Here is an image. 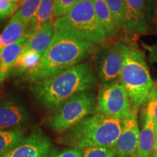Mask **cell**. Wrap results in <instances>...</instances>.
<instances>
[{"label":"cell","instance_id":"1","mask_svg":"<svg viewBox=\"0 0 157 157\" xmlns=\"http://www.w3.org/2000/svg\"><path fill=\"white\" fill-rule=\"evenodd\" d=\"M96 50V44L55 29L52 42L34 68L27 71L21 82L29 85L56 75L82 63Z\"/></svg>","mask_w":157,"mask_h":157},{"label":"cell","instance_id":"2","mask_svg":"<svg viewBox=\"0 0 157 157\" xmlns=\"http://www.w3.org/2000/svg\"><path fill=\"white\" fill-rule=\"evenodd\" d=\"M97 86L91 65L82 63L31 85V91L41 106L54 111L76 94Z\"/></svg>","mask_w":157,"mask_h":157},{"label":"cell","instance_id":"3","mask_svg":"<svg viewBox=\"0 0 157 157\" xmlns=\"http://www.w3.org/2000/svg\"><path fill=\"white\" fill-rule=\"evenodd\" d=\"M121 127V119L95 113L63 132L58 143L82 150L90 147L112 148Z\"/></svg>","mask_w":157,"mask_h":157},{"label":"cell","instance_id":"4","mask_svg":"<svg viewBox=\"0 0 157 157\" xmlns=\"http://www.w3.org/2000/svg\"><path fill=\"white\" fill-rule=\"evenodd\" d=\"M119 81L128 94L132 108L146 105L155 82L151 76L146 56L134 43H127Z\"/></svg>","mask_w":157,"mask_h":157},{"label":"cell","instance_id":"5","mask_svg":"<svg viewBox=\"0 0 157 157\" xmlns=\"http://www.w3.org/2000/svg\"><path fill=\"white\" fill-rule=\"evenodd\" d=\"M54 26L56 30L95 44L106 39L92 0H78L68 14L56 18Z\"/></svg>","mask_w":157,"mask_h":157},{"label":"cell","instance_id":"6","mask_svg":"<svg viewBox=\"0 0 157 157\" xmlns=\"http://www.w3.org/2000/svg\"><path fill=\"white\" fill-rule=\"evenodd\" d=\"M96 103L97 99L90 90L76 94L54 110L48 119L49 127L56 132H64L96 113Z\"/></svg>","mask_w":157,"mask_h":157},{"label":"cell","instance_id":"7","mask_svg":"<svg viewBox=\"0 0 157 157\" xmlns=\"http://www.w3.org/2000/svg\"><path fill=\"white\" fill-rule=\"evenodd\" d=\"M132 106L127 90L119 80L101 85L96 103V113L124 120L131 114Z\"/></svg>","mask_w":157,"mask_h":157},{"label":"cell","instance_id":"8","mask_svg":"<svg viewBox=\"0 0 157 157\" xmlns=\"http://www.w3.org/2000/svg\"><path fill=\"white\" fill-rule=\"evenodd\" d=\"M126 45L125 42L115 41L98 51L95 58V70L101 85L119 79Z\"/></svg>","mask_w":157,"mask_h":157},{"label":"cell","instance_id":"9","mask_svg":"<svg viewBox=\"0 0 157 157\" xmlns=\"http://www.w3.org/2000/svg\"><path fill=\"white\" fill-rule=\"evenodd\" d=\"M52 145L41 129H34L18 144L0 154V157H50Z\"/></svg>","mask_w":157,"mask_h":157},{"label":"cell","instance_id":"10","mask_svg":"<svg viewBox=\"0 0 157 157\" xmlns=\"http://www.w3.org/2000/svg\"><path fill=\"white\" fill-rule=\"evenodd\" d=\"M137 111L132 108L131 114L122 121L121 133L112 147L117 157L136 156L140 135Z\"/></svg>","mask_w":157,"mask_h":157},{"label":"cell","instance_id":"11","mask_svg":"<svg viewBox=\"0 0 157 157\" xmlns=\"http://www.w3.org/2000/svg\"><path fill=\"white\" fill-rule=\"evenodd\" d=\"M124 21L122 30L140 36L149 31L146 18V0H123Z\"/></svg>","mask_w":157,"mask_h":157},{"label":"cell","instance_id":"12","mask_svg":"<svg viewBox=\"0 0 157 157\" xmlns=\"http://www.w3.org/2000/svg\"><path fill=\"white\" fill-rule=\"evenodd\" d=\"M29 121L27 110L13 100L0 102V129H21Z\"/></svg>","mask_w":157,"mask_h":157},{"label":"cell","instance_id":"13","mask_svg":"<svg viewBox=\"0 0 157 157\" xmlns=\"http://www.w3.org/2000/svg\"><path fill=\"white\" fill-rule=\"evenodd\" d=\"M141 116L142 127L140 130L135 157H154L157 133L151 113L147 105L143 111Z\"/></svg>","mask_w":157,"mask_h":157},{"label":"cell","instance_id":"14","mask_svg":"<svg viewBox=\"0 0 157 157\" xmlns=\"http://www.w3.org/2000/svg\"><path fill=\"white\" fill-rule=\"evenodd\" d=\"M54 34V23L50 21L42 25L34 34L27 36L28 39L21 51H33L43 55L52 42Z\"/></svg>","mask_w":157,"mask_h":157},{"label":"cell","instance_id":"15","mask_svg":"<svg viewBox=\"0 0 157 157\" xmlns=\"http://www.w3.org/2000/svg\"><path fill=\"white\" fill-rule=\"evenodd\" d=\"M27 39L28 37L25 34L17 42L7 47L2 52L0 55V87L10 75L15 60L21 54Z\"/></svg>","mask_w":157,"mask_h":157},{"label":"cell","instance_id":"16","mask_svg":"<svg viewBox=\"0 0 157 157\" xmlns=\"http://www.w3.org/2000/svg\"><path fill=\"white\" fill-rule=\"evenodd\" d=\"M28 28L22 21L13 15L5 30L0 35V55L4 49L20 40L26 33Z\"/></svg>","mask_w":157,"mask_h":157},{"label":"cell","instance_id":"17","mask_svg":"<svg viewBox=\"0 0 157 157\" xmlns=\"http://www.w3.org/2000/svg\"><path fill=\"white\" fill-rule=\"evenodd\" d=\"M96 16L104 30L107 39L112 38L119 32L105 0H92Z\"/></svg>","mask_w":157,"mask_h":157},{"label":"cell","instance_id":"18","mask_svg":"<svg viewBox=\"0 0 157 157\" xmlns=\"http://www.w3.org/2000/svg\"><path fill=\"white\" fill-rule=\"evenodd\" d=\"M54 2L55 0H42L38 10L25 33L27 36L34 34L42 25L51 21L53 16Z\"/></svg>","mask_w":157,"mask_h":157},{"label":"cell","instance_id":"19","mask_svg":"<svg viewBox=\"0 0 157 157\" xmlns=\"http://www.w3.org/2000/svg\"><path fill=\"white\" fill-rule=\"evenodd\" d=\"M42 56V54L33 51H21L13 66L10 74L11 77L23 76L27 71L34 68L38 63Z\"/></svg>","mask_w":157,"mask_h":157},{"label":"cell","instance_id":"20","mask_svg":"<svg viewBox=\"0 0 157 157\" xmlns=\"http://www.w3.org/2000/svg\"><path fill=\"white\" fill-rule=\"evenodd\" d=\"M25 137L21 129H0V154L18 144Z\"/></svg>","mask_w":157,"mask_h":157},{"label":"cell","instance_id":"21","mask_svg":"<svg viewBox=\"0 0 157 157\" xmlns=\"http://www.w3.org/2000/svg\"><path fill=\"white\" fill-rule=\"evenodd\" d=\"M41 2L42 0H23L21 7L13 15L29 27L38 10Z\"/></svg>","mask_w":157,"mask_h":157},{"label":"cell","instance_id":"22","mask_svg":"<svg viewBox=\"0 0 157 157\" xmlns=\"http://www.w3.org/2000/svg\"><path fill=\"white\" fill-rule=\"evenodd\" d=\"M105 2L109 6L117 29L121 31L124 21V8L123 0H105Z\"/></svg>","mask_w":157,"mask_h":157},{"label":"cell","instance_id":"23","mask_svg":"<svg viewBox=\"0 0 157 157\" xmlns=\"http://www.w3.org/2000/svg\"><path fill=\"white\" fill-rule=\"evenodd\" d=\"M146 18L149 31L157 34V0H146Z\"/></svg>","mask_w":157,"mask_h":157},{"label":"cell","instance_id":"24","mask_svg":"<svg viewBox=\"0 0 157 157\" xmlns=\"http://www.w3.org/2000/svg\"><path fill=\"white\" fill-rule=\"evenodd\" d=\"M78 1V0H55L53 16L58 18L68 14Z\"/></svg>","mask_w":157,"mask_h":157},{"label":"cell","instance_id":"25","mask_svg":"<svg viewBox=\"0 0 157 157\" xmlns=\"http://www.w3.org/2000/svg\"><path fill=\"white\" fill-rule=\"evenodd\" d=\"M82 157H117L112 148L90 147L83 150Z\"/></svg>","mask_w":157,"mask_h":157},{"label":"cell","instance_id":"26","mask_svg":"<svg viewBox=\"0 0 157 157\" xmlns=\"http://www.w3.org/2000/svg\"><path fill=\"white\" fill-rule=\"evenodd\" d=\"M146 105L151 113L157 133V82H155L154 87L151 91Z\"/></svg>","mask_w":157,"mask_h":157},{"label":"cell","instance_id":"27","mask_svg":"<svg viewBox=\"0 0 157 157\" xmlns=\"http://www.w3.org/2000/svg\"><path fill=\"white\" fill-rule=\"evenodd\" d=\"M17 4L13 0H0V19H5L15 13Z\"/></svg>","mask_w":157,"mask_h":157},{"label":"cell","instance_id":"28","mask_svg":"<svg viewBox=\"0 0 157 157\" xmlns=\"http://www.w3.org/2000/svg\"><path fill=\"white\" fill-rule=\"evenodd\" d=\"M83 156V150L82 149L71 147V148L64 149L62 151L58 154H53L50 157H82Z\"/></svg>","mask_w":157,"mask_h":157},{"label":"cell","instance_id":"29","mask_svg":"<svg viewBox=\"0 0 157 157\" xmlns=\"http://www.w3.org/2000/svg\"><path fill=\"white\" fill-rule=\"evenodd\" d=\"M143 48L146 49L148 53V60L151 63H157V42L154 44H147L142 42Z\"/></svg>","mask_w":157,"mask_h":157},{"label":"cell","instance_id":"30","mask_svg":"<svg viewBox=\"0 0 157 157\" xmlns=\"http://www.w3.org/2000/svg\"><path fill=\"white\" fill-rule=\"evenodd\" d=\"M154 157H157V137H156V144H155V148H154Z\"/></svg>","mask_w":157,"mask_h":157},{"label":"cell","instance_id":"31","mask_svg":"<svg viewBox=\"0 0 157 157\" xmlns=\"http://www.w3.org/2000/svg\"><path fill=\"white\" fill-rule=\"evenodd\" d=\"M13 1H14L15 2H17V1H18V0H13Z\"/></svg>","mask_w":157,"mask_h":157}]
</instances>
